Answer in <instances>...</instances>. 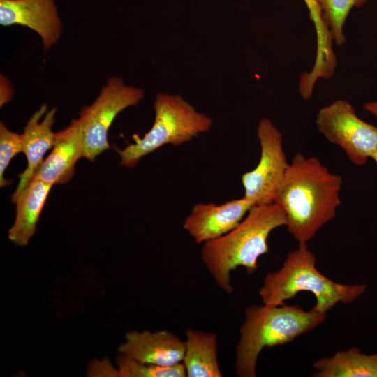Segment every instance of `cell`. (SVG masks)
<instances>
[{
	"mask_svg": "<svg viewBox=\"0 0 377 377\" xmlns=\"http://www.w3.org/2000/svg\"><path fill=\"white\" fill-rule=\"evenodd\" d=\"M341 184L342 177L318 158L293 156L274 202L284 209L287 229L299 243H307L336 216Z\"/></svg>",
	"mask_w": 377,
	"mask_h": 377,
	"instance_id": "obj_1",
	"label": "cell"
},
{
	"mask_svg": "<svg viewBox=\"0 0 377 377\" xmlns=\"http://www.w3.org/2000/svg\"><path fill=\"white\" fill-rule=\"evenodd\" d=\"M286 223L285 211L279 204L254 205L235 228L205 242L202 258L217 285L231 293L230 272L242 266L253 274L259 267L258 258L269 252L270 232Z\"/></svg>",
	"mask_w": 377,
	"mask_h": 377,
	"instance_id": "obj_2",
	"label": "cell"
},
{
	"mask_svg": "<svg viewBox=\"0 0 377 377\" xmlns=\"http://www.w3.org/2000/svg\"><path fill=\"white\" fill-rule=\"evenodd\" d=\"M366 284L345 285L325 276L316 267V257L306 242L299 243L288 253L282 267L265 276L259 295L265 305L285 304L300 291H310L316 298L312 310L326 313L337 303L355 300L367 289Z\"/></svg>",
	"mask_w": 377,
	"mask_h": 377,
	"instance_id": "obj_3",
	"label": "cell"
},
{
	"mask_svg": "<svg viewBox=\"0 0 377 377\" xmlns=\"http://www.w3.org/2000/svg\"><path fill=\"white\" fill-rule=\"evenodd\" d=\"M326 317V313L306 311L299 306H249L239 330L235 363L237 376L255 377L257 359L263 348L290 342L318 326Z\"/></svg>",
	"mask_w": 377,
	"mask_h": 377,
	"instance_id": "obj_4",
	"label": "cell"
},
{
	"mask_svg": "<svg viewBox=\"0 0 377 377\" xmlns=\"http://www.w3.org/2000/svg\"><path fill=\"white\" fill-rule=\"evenodd\" d=\"M155 118L150 130L141 138L133 135V143L117 149L120 165L134 168L144 156L165 145L179 146L208 131L213 119L198 112L178 94L158 93L154 102Z\"/></svg>",
	"mask_w": 377,
	"mask_h": 377,
	"instance_id": "obj_5",
	"label": "cell"
},
{
	"mask_svg": "<svg viewBox=\"0 0 377 377\" xmlns=\"http://www.w3.org/2000/svg\"><path fill=\"white\" fill-rule=\"evenodd\" d=\"M144 96L142 89L126 84L118 76L109 77L94 102L84 106L80 112L83 124V158L94 161L111 148L108 135L113 121L125 109L138 105Z\"/></svg>",
	"mask_w": 377,
	"mask_h": 377,
	"instance_id": "obj_6",
	"label": "cell"
},
{
	"mask_svg": "<svg viewBox=\"0 0 377 377\" xmlns=\"http://www.w3.org/2000/svg\"><path fill=\"white\" fill-rule=\"evenodd\" d=\"M316 123L325 138L341 148L355 165H364L377 152V127L361 119L345 99L320 108Z\"/></svg>",
	"mask_w": 377,
	"mask_h": 377,
	"instance_id": "obj_7",
	"label": "cell"
},
{
	"mask_svg": "<svg viewBox=\"0 0 377 377\" xmlns=\"http://www.w3.org/2000/svg\"><path fill=\"white\" fill-rule=\"evenodd\" d=\"M257 135L260 145V157L256 167L242 175L244 197L254 205L274 202L289 164L283 148L282 134L269 119H262Z\"/></svg>",
	"mask_w": 377,
	"mask_h": 377,
	"instance_id": "obj_8",
	"label": "cell"
},
{
	"mask_svg": "<svg viewBox=\"0 0 377 377\" xmlns=\"http://www.w3.org/2000/svg\"><path fill=\"white\" fill-rule=\"evenodd\" d=\"M0 24L31 29L46 51L59 42L63 32L56 0H0Z\"/></svg>",
	"mask_w": 377,
	"mask_h": 377,
	"instance_id": "obj_9",
	"label": "cell"
},
{
	"mask_svg": "<svg viewBox=\"0 0 377 377\" xmlns=\"http://www.w3.org/2000/svg\"><path fill=\"white\" fill-rule=\"evenodd\" d=\"M253 206L244 197L221 205L198 203L186 218L183 228L197 244L205 243L235 228Z\"/></svg>",
	"mask_w": 377,
	"mask_h": 377,
	"instance_id": "obj_10",
	"label": "cell"
},
{
	"mask_svg": "<svg viewBox=\"0 0 377 377\" xmlns=\"http://www.w3.org/2000/svg\"><path fill=\"white\" fill-rule=\"evenodd\" d=\"M83 139L82 120L80 117L72 119L65 128L55 133L52 151L34 177L52 186L68 183L75 173L77 161L83 158Z\"/></svg>",
	"mask_w": 377,
	"mask_h": 377,
	"instance_id": "obj_11",
	"label": "cell"
},
{
	"mask_svg": "<svg viewBox=\"0 0 377 377\" xmlns=\"http://www.w3.org/2000/svg\"><path fill=\"white\" fill-rule=\"evenodd\" d=\"M118 350L138 362L159 366H171L183 362L185 341L166 331L128 332Z\"/></svg>",
	"mask_w": 377,
	"mask_h": 377,
	"instance_id": "obj_12",
	"label": "cell"
},
{
	"mask_svg": "<svg viewBox=\"0 0 377 377\" xmlns=\"http://www.w3.org/2000/svg\"><path fill=\"white\" fill-rule=\"evenodd\" d=\"M56 108L48 110L46 103L31 115L22 133V152L25 154L27 165L19 175V182L11 200L13 202L33 178L36 170L44 160V156L54 144L55 133L52 126L55 123Z\"/></svg>",
	"mask_w": 377,
	"mask_h": 377,
	"instance_id": "obj_13",
	"label": "cell"
},
{
	"mask_svg": "<svg viewBox=\"0 0 377 377\" xmlns=\"http://www.w3.org/2000/svg\"><path fill=\"white\" fill-rule=\"evenodd\" d=\"M52 184L34 177L13 203L16 205L14 222L8 239L17 246H26L34 235Z\"/></svg>",
	"mask_w": 377,
	"mask_h": 377,
	"instance_id": "obj_14",
	"label": "cell"
},
{
	"mask_svg": "<svg viewBox=\"0 0 377 377\" xmlns=\"http://www.w3.org/2000/svg\"><path fill=\"white\" fill-rule=\"evenodd\" d=\"M183 360L188 377H221L217 360L216 335L197 330L186 331Z\"/></svg>",
	"mask_w": 377,
	"mask_h": 377,
	"instance_id": "obj_15",
	"label": "cell"
},
{
	"mask_svg": "<svg viewBox=\"0 0 377 377\" xmlns=\"http://www.w3.org/2000/svg\"><path fill=\"white\" fill-rule=\"evenodd\" d=\"M315 377H377V353L367 355L353 347L313 363Z\"/></svg>",
	"mask_w": 377,
	"mask_h": 377,
	"instance_id": "obj_16",
	"label": "cell"
},
{
	"mask_svg": "<svg viewBox=\"0 0 377 377\" xmlns=\"http://www.w3.org/2000/svg\"><path fill=\"white\" fill-rule=\"evenodd\" d=\"M313 21L317 37V51L314 64L309 72L315 80L330 78L334 73L337 59L332 50V38L327 28L316 0H304Z\"/></svg>",
	"mask_w": 377,
	"mask_h": 377,
	"instance_id": "obj_17",
	"label": "cell"
},
{
	"mask_svg": "<svg viewBox=\"0 0 377 377\" xmlns=\"http://www.w3.org/2000/svg\"><path fill=\"white\" fill-rule=\"evenodd\" d=\"M367 0H316L323 20L332 40L338 45L346 43L343 27L353 7H362Z\"/></svg>",
	"mask_w": 377,
	"mask_h": 377,
	"instance_id": "obj_18",
	"label": "cell"
},
{
	"mask_svg": "<svg viewBox=\"0 0 377 377\" xmlns=\"http://www.w3.org/2000/svg\"><path fill=\"white\" fill-rule=\"evenodd\" d=\"M117 377H185L183 362L171 366H159L138 362L120 354L117 358Z\"/></svg>",
	"mask_w": 377,
	"mask_h": 377,
	"instance_id": "obj_19",
	"label": "cell"
},
{
	"mask_svg": "<svg viewBox=\"0 0 377 377\" xmlns=\"http://www.w3.org/2000/svg\"><path fill=\"white\" fill-rule=\"evenodd\" d=\"M20 152H22V134L10 131L0 122V186L4 187L10 182L5 178L4 172L11 160Z\"/></svg>",
	"mask_w": 377,
	"mask_h": 377,
	"instance_id": "obj_20",
	"label": "cell"
},
{
	"mask_svg": "<svg viewBox=\"0 0 377 377\" xmlns=\"http://www.w3.org/2000/svg\"><path fill=\"white\" fill-rule=\"evenodd\" d=\"M14 94V89L8 80L4 75L0 76V105L2 107L9 102Z\"/></svg>",
	"mask_w": 377,
	"mask_h": 377,
	"instance_id": "obj_21",
	"label": "cell"
},
{
	"mask_svg": "<svg viewBox=\"0 0 377 377\" xmlns=\"http://www.w3.org/2000/svg\"><path fill=\"white\" fill-rule=\"evenodd\" d=\"M363 108L368 112L377 117V101L366 103Z\"/></svg>",
	"mask_w": 377,
	"mask_h": 377,
	"instance_id": "obj_22",
	"label": "cell"
},
{
	"mask_svg": "<svg viewBox=\"0 0 377 377\" xmlns=\"http://www.w3.org/2000/svg\"><path fill=\"white\" fill-rule=\"evenodd\" d=\"M371 159H373L374 161V162L376 163V167H377V152L375 153L371 158Z\"/></svg>",
	"mask_w": 377,
	"mask_h": 377,
	"instance_id": "obj_23",
	"label": "cell"
}]
</instances>
